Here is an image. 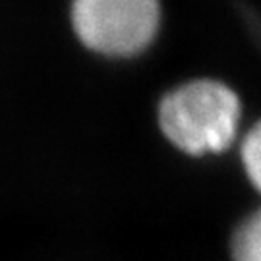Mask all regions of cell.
Instances as JSON below:
<instances>
[{"label":"cell","mask_w":261,"mask_h":261,"mask_svg":"<svg viewBox=\"0 0 261 261\" xmlns=\"http://www.w3.org/2000/svg\"><path fill=\"white\" fill-rule=\"evenodd\" d=\"M157 124L178 153L194 159L215 157L226 153L238 140L242 103L223 82L192 80L159 101Z\"/></svg>","instance_id":"obj_1"},{"label":"cell","mask_w":261,"mask_h":261,"mask_svg":"<svg viewBox=\"0 0 261 261\" xmlns=\"http://www.w3.org/2000/svg\"><path fill=\"white\" fill-rule=\"evenodd\" d=\"M80 43L107 58H132L151 47L161 28L159 0H72Z\"/></svg>","instance_id":"obj_2"},{"label":"cell","mask_w":261,"mask_h":261,"mask_svg":"<svg viewBox=\"0 0 261 261\" xmlns=\"http://www.w3.org/2000/svg\"><path fill=\"white\" fill-rule=\"evenodd\" d=\"M228 259L261 261V203L234 223L228 236Z\"/></svg>","instance_id":"obj_3"},{"label":"cell","mask_w":261,"mask_h":261,"mask_svg":"<svg viewBox=\"0 0 261 261\" xmlns=\"http://www.w3.org/2000/svg\"><path fill=\"white\" fill-rule=\"evenodd\" d=\"M238 157L248 184L261 199V120L252 124L242 136Z\"/></svg>","instance_id":"obj_4"}]
</instances>
